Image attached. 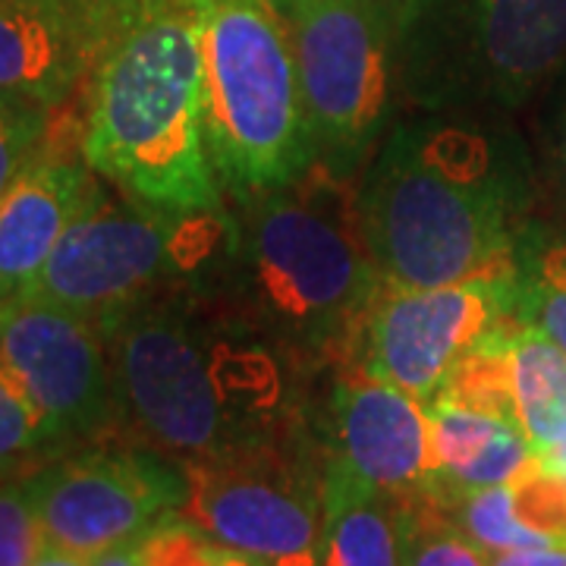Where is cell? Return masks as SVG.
I'll return each mask as SVG.
<instances>
[{
	"label": "cell",
	"mask_w": 566,
	"mask_h": 566,
	"mask_svg": "<svg viewBox=\"0 0 566 566\" xmlns=\"http://www.w3.org/2000/svg\"><path fill=\"white\" fill-rule=\"evenodd\" d=\"M513 422L538 457L566 438V353L538 327L506 322L501 331Z\"/></svg>",
	"instance_id": "obj_18"
},
{
	"label": "cell",
	"mask_w": 566,
	"mask_h": 566,
	"mask_svg": "<svg viewBox=\"0 0 566 566\" xmlns=\"http://www.w3.org/2000/svg\"><path fill=\"white\" fill-rule=\"evenodd\" d=\"M223 547L182 516L151 528L139 542V566H218Z\"/></svg>",
	"instance_id": "obj_25"
},
{
	"label": "cell",
	"mask_w": 566,
	"mask_h": 566,
	"mask_svg": "<svg viewBox=\"0 0 566 566\" xmlns=\"http://www.w3.org/2000/svg\"><path fill=\"white\" fill-rule=\"evenodd\" d=\"M237 243L214 286L296 363L359 349L385 281L368 252L356 186L312 167L300 180L237 202Z\"/></svg>",
	"instance_id": "obj_4"
},
{
	"label": "cell",
	"mask_w": 566,
	"mask_h": 566,
	"mask_svg": "<svg viewBox=\"0 0 566 566\" xmlns=\"http://www.w3.org/2000/svg\"><path fill=\"white\" fill-rule=\"evenodd\" d=\"M318 566H400V497L322 479Z\"/></svg>",
	"instance_id": "obj_19"
},
{
	"label": "cell",
	"mask_w": 566,
	"mask_h": 566,
	"mask_svg": "<svg viewBox=\"0 0 566 566\" xmlns=\"http://www.w3.org/2000/svg\"><path fill=\"white\" fill-rule=\"evenodd\" d=\"M400 98L513 114L566 66V0H400Z\"/></svg>",
	"instance_id": "obj_7"
},
{
	"label": "cell",
	"mask_w": 566,
	"mask_h": 566,
	"mask_svg": "<svg viewBox=\"0 0 566 566\" xmlns=\"http://www.w3.org/2000/svg\"><path fill=\"white\" fill-rule=\"evenodd\" d=\"M535 463L538 450L513 422L450 400L428 403V479L422 491L434 501L506 485Z\"/></svg>",
	"instance_id": "obj_16"
},
{
	"label": "cell",
	"mask_w": 566,
	"mask_h": 566,
	"mask_svg": "<svg viewBox=\"0 0 566 566\" xmlns=\"http://www.w3.org/2000/svg\"><path fill=\"white\" fill-rule=\"evenodd\" d=\"M494 111H412L387 129L356 186L385 286H441L513 271L538 221V167Z\"/></svg>",
	"instance_id": "obj_1"
},
{
	"label": "cell",
	"mask_w": 566,
	"mask_h": 566,
	"mask_svg": "<svg viewBox=\"0 0 566 566\" xmlns=\"http://www.w3.org/2000/svg\"><path fill=\"white\" fill-rule=\"evenodd\" d=\"M513 318V271L441 286H385L365 322L359 365L431 403L453 368Z\"/></svg>",
	"instance_id": "obj_11"
},
{
	"label": "cell",
	"mask_w": 566,
	"mask_h": 566,
	"mask_svg": "<svg viewBox=\"0 0 566 566\" xmlns=\"http://www.w3.org/2000/svg\"><path fill=\"white\" fill-rule=\"evenodd\" d=\"M218 566H264V564L262 560H255V557H249V554H240V551H227V547H223Z\"/></svg>",
	"instance_id": "obj_31"
},
{
	"label": "cell",
	"mask_w": 566,
	"mask_h": 566,
	"mask_svg": "<svg viewBox=\"0 0 566 566\" xmlns=\"http://www.w3.org/2000/svg\"><path fill=\"white\" fill-rule=\"evenodd\" d=\"M438 504L485 554L566 545V475L542 465V460L506 485L469 491Z\"/></svg>",
	"instance_id": "obj_17"
},
{
	"label": "cell",
	"mask_w": 566,
	"mask_h": 566,
	"mask_svg": "<svg viewBox=\"0 0 566 566\" xmlns=\"http://www.w3.org/2000/svg\"><path fill=\"white\" fill-rule=\"evenodd\" d=\"M35 472V469H32ZM29 469H0V566H32L48 545Z\"/></svg>",
	"instance_id": "obj_24"
},
{
	"label": "cell",
	"mask_w": 566,
	"mask_h": 566,
	"mask_svg": "<svg viewBox=\"0 0 566 566\" xmlns=\"http://www.w3.org/2000/svg\"><path fill=\"white\" fill-rule=\"evenodd\" d=\"M32 566H92V560H88V557H82V554L66 551V547L44 545Z\"/></svg>",
	"instance_id": "obj_29"
},
{
	"label": "cell",
	"mask_w": 566,
	"mask_h": 566,
	"mask_svg": "<svg viewBox=\"0 0 566 566\" xmlns=\"http://www.w3.org/2000/svg\"><path fill=\"white\" fill-rule=\"evenodd\" d=\"M139 542H126V545L104 551L92 560V566H139Z\"/></svg>",
	"instance_id": "obj_28"
},
{
	"label": "cell",
	"mask_w": 566,
	"mask_h": 566,
	"mask_svg": "<svg viewBox=\"0 0 566 566\" xmlns=\"http://www.w3.org/2000/svg\"><path fill=\"white\" fill-rule=\"evenodd\" d=\"M120 431L189 463L281 441L296 381L271 344L211 286L148 296L102 324Z\"/></svg>",
	"instance_id": "obj_2"
},
{
	"label": "cell",
	"mask_w": 566,
	"mask_h": 566,
	"mask_svg": "<svg viewBox=\"0 0 566 566\" xmlns=\"http://www.w3.org/2000/svg\"><path fill=\"white\" fill-rule=\"evenodd\" d=\"M542 460V465H547V469H554V472H564L566 475V438L560 441V444L554 447V450H547L545 457H538Z\"/></svg>",
	"instance_id": "obj_30"
},
{
	"label": "cell",
	"mask_w": 566,
	"mask_h": 566,
	"mask_svg": "<svg viewBox=\"0 0 566 566\" xmlns=\"http://www.w3.org/2000/svg\"><path fill=\"white\" fill-rule=\"evenodd\" d=\"M57 107L0 92V202L51 139Z\"/></svg>",
	"instance_id": "obj_23"
},
{
	"label": "cell",
	"mask_w": 566,
	"mask_h": 566,
	"mask_svg": "<svg viewBox=\"0 0 566 566\" xmlns=\"http://www.w3.org/2000/svg\"><path fill=\"white\" fill-rule=\"evenodd\" d=\"M80 142L102 180L142 202L227 208L205 145L202 61L182 0H111L82 88Z\"/></svg>",
	"instance_id": "obj_3"
},
{
	"label": "cell",
	"mask_w": 566,
	"mask_h": 566,
	"mask_svg": "<svg viewBox=\"0 0 566 566\" xmlns=\"http://www.w3.org/2000/svg\"><path fill=\"white\" fill-rule=\"evenodd\" d=\"M237 243V214L158 208L104 186L20 300L54 305L98 327L180 286H218Z\"/></svg>",
	"instance_id": "obj_6"
},
{
	"label": "cell",
	"mask_w": 566,
	"mask_h": 566,
	"mask_svg": "<svg viewBox=\"0 0 566 566\" xmlns=\"http://www.w3.org/2000/svg\"><path fill=\"white\" fill-rule=\"evenodd\" d=\"M48 545L95 560L180 516L182 463L151 447L82 444L32 472Z\"/></svg>",
	"instance_id": "obj_10"
},
{
	"label": "cell",
	"mask_w": 566,
	"mask_h": 566,
	"mask_svg": "<svg viewBox=\"0 0 566 566\" xmlns=\"http://www.w3.org/2000/svg\"><path fill=\"white\" fill-rule=\"evenodd\" d=\"M491 566H566V545L520 547V551L491 554Z\"/></svg>",
	"instance_id": "obj_27"
},
{
	"label": "cell",
	"mask_w": 566,
	"mask_h": 566,
	"mask_svg": "<svg viewBox=\"0 0 566 566\" xmlns=\"http://www.w3.org/2000/svg\"><path fill=\"white\" fill-rule=\"evenodd\" d=\"M0 363L61 428L70 450L120 431V403L102 327L54 305H0Z\"/></svg>",
	"instance_id": "obj_12"
},
{
	"label": "cell",
	"mask_w": 566,
	"mask_h": 566,
	"mask_svg": "<svg viewBox=\"0 0 566 566\" xmlns=\"http://www.w3.org/2000/svg\"><path fill=\"white\" fill-rule=\"evenodd\" d=\"M61 111L48 145L0 202V305L20 300L107 186L82 155L80 117Z\"/></svg>",
	"instance_id": "obj_14"
},
{
	"label": "cell",
	"mask_w": 566,
	"mask_h": 566,
	"mask_svg": "<svg viewBox=\"0 0 566 566\" xmlns=\"http://www.w3.org/2000/svg\"><path fill=\"white\" fill-rule=\"evenodd\" d=\"M111 0H0V92L66 107L82 95Z\"/></svg>",
	"instance_id": "obj_15"
},
{
	"label": "cell",
	"mask_w": 566,
	"mask_h": 566,
	"mask_svg": "<svg viewBox=\"0 0 566 566\" xmlns=\"http://www.w3.org/2000/svg\"><path fill=\"white\" fill-rule=\"evenodd\" d=\"M400 566H491V554L475 545L434 497L412 491L400 497Z\"/></svg>",
	"instance_id": "obj_21"
},
{
	"label": "cell",
	"mask_w": 566,
	"mask_h": 566,
	"mask_svg": "<svg viewBox=\"0 0 566 566\" xmlns=\"http://www.w3.org/2000/svg\"><path fill=\"white\" fill-rule=\"evenodd\" d=\"M538 98H542V114H538L542 177L566 218V66Z\"/></svg>",
	"instance_id": "obj_26"
},
{
	"label": "cell",
	"mask_w": 566,
	"mask_h": 566,
	"mask_svg": "<svg viewBox=\"0 0 566 566\" xmlns=\"http://www.w3.org/2000/svg\"><path fill=\"white\" fill-rule=\"evenodd\" d=\"M327 482L403 497L428 479V406L363 365L334 381Z\"/></svg>",
	"instance_id": "obj_13"
},
{
	"label": "cell",
	"mask_w": 566,
	"mask_h": 566,
	"mask_svg": "<svg viewBox=\"0 0 566 566\" xmlns=\"http://www.w3.org/2000/svg\"><path fill=\"white\" fill-rule=\"evenodd\" d=\"M61 428L25 390L20 378L0 363V469H25L51 463L66 453Z\"/></svg>",
	"instance_id": "obj_22"
},
{
	"label": "cell",
	"mask_w": 566,
	"mask_h": 566,
	"mask_svg": "<svg viewBox=\"0 0 566 566\" xmlns=\"http://www.w3.org/2000/svg\"><path fill=\"white\" fill-rule=\"evenodd\" d=\"M180 516L214 545L264 566L322 564V482L281 441L182 463Z\"/></svg>",
	"instance_id": "obj_9"
},
{
	"label": "cell",
	"mask_w": 566,
	"mask_h": 566,
	"mask_svg": "<svg viewBox=\"0 0 566 566\" xmlns=\"http://www.w3.org/2000/svg\"><path fill=\"white\" fill-rule=\"evenodd\" d=\"M202 61V123L233 205L315 167L300 70L277 0H182Z\"/></svg>",
	"instance_id": "obj_5"
},
{
	"label": "cell",
	"mask_w": 566,
	"mask_h": 566,
	"mask_svg": "<svg viewBox=\"0 0 566 566\" xmlns=\"http://www.w3.org/2000/svg\"><path fill=\"white\" fill-rule=\"evenodd\" d=\"M300 70L315 167L353 180L400 117V0H277Z\"/></svg>",
	"instance_id": "obj_8"
},
{
	"label": "cell",
	"mask_w": 566,
	"mask_h": 566,
	"mask_svg": "<svg viewBox=\"0 0 566 566\" xmlns=\"http://www.w3.org/2000/svg\"><path fill=\"white\" fill-rule=\"evenodd\" d=\"M513 318L566 353V233L535 221L513 262Z\"/></svg>",
	"instance_id": "obj_20"
}]
</instances>
